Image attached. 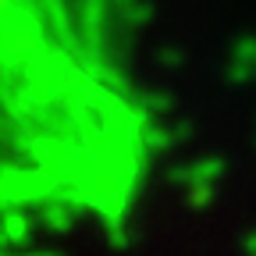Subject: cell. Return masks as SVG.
Masks as SVG:
<instances>
[{"label":"cell","instance_id":"cell-1","mask_svg":"<svg viewBox=\"0 0 256 256\" xmlns=\"http://www.w3.org/2000/svg\"><path fill=\"white\" fill-rule=\"evenodd\" d=\"M224 174H228V160L224 156H200V160H188V164H178L168 171V182L174 185H217Z\"/></svg>","mask_w":256,"mask_h":256},{"label":"cell","instance_id":"cell-10","mask_svg":"<svg viewBox=\"0 0 256 256\" xmlns=\"http://www.w3.org/2000/svg\"><path fill=\"white\" fill-rule=\"evenodd\" d=\"M242 252H246V256H256V232H249V235L242 238Z\"/></svg>","mask_w":256,"mask_h":256},{"label":"cell","instance_id":"cell-12","mask_svg":"<svg viewBox=\"0 0 256 256\" xmlns=\"http://www.w3.org/2000/svg\"><path fill=\"white\" fill-rule=\"evenodd\" d=\"M8 246H11V238L4 235V228H0V249H8Z\"/></svg>","mask_w":256,"mask_h":256},{"label":"cell","instance_id":"cell-11","mask_svg":"<svg viewBox=\"0 0 256 256\" xmlns=\"http://www.w3.org/2000/svg\"><path fill=\"white\" fill-rule=\"evenodd\" d=\"M25 256H60V252H54V249H25Z\"/></svg>","mask_w":256,"mask_h":256},{"label":"cell","instance_id":"cell-9","mask_svg":"<svg viewBox=\"0 0 256 256\" xmlns=\"http://www.w3.org/2000/svg\"><path fill=\"white\" fill-rule=\"evenodd\" d=\"M171 132H174V142L182 146V142L192 136V124H188V121H174V124H171Z\"/></svg>","mask_w":256,"mask_h":256},{"label":"cell","instance_id":"cell-5","mask_svg":"<svg viewBox=\"0 0 256 256\" xmlns=\"http://www.w3.org/2000/svg\"><path fill=\"white\" fill-rule=\"evenodd\" d=\"M136 100H139L153 118L171 114V110H174V96H168V92H136Z\"/></svg>","mask_w":256,"mask_h":256},{"label":"cell","instance_id":"cell-4","mask_svg":"<svg viewBox=\"0 0 256 256\" xmlns=\"http://www.w3.org/2000/svg\"><path fill=\"white\" fill-rule=\"evenodd\" d=\"M142 139H146V150H150V153H168V150L178 146L171 124H160V121H150V124L142 128Z\"/></svg>","mask_w":256,"mask_h":256},{"label":"cell","instance_id":"cell-6","mask_svg":"<svg viewBox=\"0 0 256 256\" xmlns=\"http://www.w3.org/2000/svg\"><path fill=\"white\" fill-rule=\"evenodd\" d=\"M214 192H217V185H188V188H185L188 210H206V206L214 203Z\"/></svg>","mask_w":256,"mask_h":256},{"label":"cell","instance_id":"cell-3","mask_svg":"<svg viewBox=\"0 0 256 256\" xmlns=\"http://www.w3.org/2000/svg\"><path fill=\"white\" fill-rule=\"evenodd\" d=\"M75 206L72 203H64V200H46L40 203V224H43V232L50 235H64V232H72V220H75Z\"/></svg>","mask_w":256,"mask_h":256},{"label":"cell","instance_id":"cell-7","mask_svg":"<svg viewBox=\"0 0 256 256\" xmlns=\"http://www.w3.org/2000/svg\"><path fill=\"white\" fill-rule=\"evenodd\" d=\"M124 18H128V25H132V28L150 25V18H153V0H132V4L124 8Z\"/></svg>","mask_w":256,"mask_h":256},{"label":"cell","instance_id":"cell-2","mask_svg":"<svg viewBox=\"0 0 256 256\" xmlns=\"http://www.w3.org/2000/svg\"><path fill=\"white\" fill-rule=\"evenodd\" d=\"M36 224H40V217H32L25 206H8V210H0V228H4V235L11 238V246H18V249H28V246H32Z\"/></svg>","mask_w":256,"mask_h":256},{"label":"cell","instance_id":"cell-8","mask_svg":"<svg viewBox=\"0 0 256 256\" xmlns=\"http://www.w3.org/2000/svg\"><path fill=\"white\" fill-rule=\"evenodd\" d=\"M156 60H160V68H182L185 64V54L178 46H160L156 50Z\"/></svg>","mask_w":256,"mask_h":256}]
</instances>
